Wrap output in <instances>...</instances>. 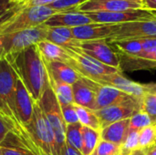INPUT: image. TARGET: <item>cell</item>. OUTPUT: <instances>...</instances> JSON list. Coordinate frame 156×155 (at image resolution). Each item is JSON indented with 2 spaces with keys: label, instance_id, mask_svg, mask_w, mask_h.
<instances>
[{
  "label": "cell",
  "instance_id": "cell-1",
  "mask_svg": "<svg viewBox=\"0 0 156 155\" xmlns=\"http://www.w3.org/2000/svg\"><path fill=\"white\" fill-rule=\"evenodd\" d=\"M17 76L5 58L0 60V119L20 146L37 155L29 131L19 120L16 108V83Z\"/></svg>",
  "mask_w": 156,
  "mask_h": 155
},
{
  "label": "cell",
  "instance_id": "cell-2",
  "mask_svg": "<svg viewBox=\"0 0 156 155\" xmlns=\"http://www.w3.org/2000/svg\"><path fill=\"white\" fill-rule=\"evenodd\" d=\"M21 79L34 102H37L49 87V78L44 59L37 45L5 58Z\"/></svg>",
  "mask_w": 156,
  "mask_h": 155
},
{
  "label": "cell",
  "instance_id": "cell-3",
  "mask_svg": "<svg viewBox=\"0 0 156 155\" xmlns=\"http://www.w3.org/2000/svg\"><path fill=\"white\" fill-rule=\"evenodd\" d=\"M37 155H57L53 130L38 102H34L32 121L28 126Z\"/></svg>",
  "mask_w": 156,
  "mask_h": 155
},
{
  "label": "cell",
  "instance_id": "cell-4",
  "mask_svg": "<svg viewBox=\"0 0 156 155\" xmlns=\"http://www.w3.org/2000/svg\"><path fill=\"white\" fill-rule=\"evenodd\" d=\"M37 102L53 130L57 145V155H62L66 147L67 124L63 119L60 105L50 85Z\"/></svg>",
  "mask_w": 156,
  "mask_h": 155
},
{
  "label": "cell",
  "instance_id": "cell-5",
  "mask_svg": "<svg viewBox=\"0 0 156 155\" xmlns=\"http://www.w3.org/2000/svg\"><path fill=\"white\" fill-rule=\"evenodd\" d=\"M49 5H27L16 16L0 29V35L9 34L23 29L36 27L44 25L50 16L57 13Z\"/></svg>",
  "mask_w": 156,
  "mask_h": 155
},
{
  "label": "cell",
  "instance_id": "cell-6",
  "mask_svg": "<svg viewBox=\"0 0 156 155\" xmlns=\"http://www.w3.org/2000/svg\"><path fill=\"white\" fill-rule=\"evenodd\" d=\"M64 48H66L70 58L68 65L74 69L80 76L90 79L93 81H98L104 76L121 72L120 69L105 65L85 54L76 47Z\"/></svg>",
  "mask_w": 156,
  "mask_h": 155
},
{
  "label": "cell",
  "instance_id": "cell-7",
  "mask_svg": "<svg viewBox=\"0 0 156 155\" xmlns=\"http://www.w3.org/2000/svg\"><path fill=\"white\" fill-rule=\"evenodd\" d=\"M48 26L44 25L2 35L4 58L6 55L19 53L40 41L47 39Z\"/></svg>",
  "mask_w": 156,
  "mask_h": 155
},
{
  "label": "cell",
  "instance_id": "cell-8",
  "mask_svg": "<svg viewBox=\"0 0 156 155\" xmlns=\"http://www.w3.org/2000/svg\"><path fill=\"white\" fill-rule=\"evenodd\" d=\"M140 38H156V18L119 24L109 43Z\"/></svg>",
  "mask_w": 156,
  "mask_h": 155
},
{
  "label": "cell",
  "instance_id": "cell-9",
  "mask_svg": "<svg viewBox=\"0 0 156 155\" xmlns=\"http://www.w3.org/2000/svg\"><path fill=\"white\" fill-rule=\"evenodd\" d=\"M141 102L142 98L133 97L122 104L95 111L94 112L100 121L101 130L114 122L131 119L133 115L141 111Z\"/></svg>",
  "mask_w": 156,
  "mask_h": 155
},
{
  "label": "cell",
  "instance_id": "cell-10",
  "mask_svg": "<svg viewBox=\"0 0 156 155\" xmlns=\"http://www.w3.org/2000/svg\"><path fill=\"white\" fill-rule=\"evenodd\" d=\"M85 14L92 20L93 23L112 25L155 18L151 11L144 8L118 12H89Z\"/></svg>",
  "mask_w": 156,
  "mask_h": 155
},
{
  "label": "cell",
  "instance_id": "cell-11",
  "mask_svg": "<svg viewBox=\"0 0 156 155\" xmlns=\"http://www.w3.org/2000/svg\"><path fill=\"white\" fill-rule=\"evenodd\" d=\"M76 48L105 65L120 69V58L116 51L112 49L107 39L80 41L78 47Z\"/></svg>",
  "mask_w": 156,
  "mask_h": 155
},
{
  "label": "cell",
  "instance_id": "cell-12",
  "mask_svg": "<svg viewBox=\"0 0 156 155\" xmlns=\"http://www.w3.org/2000/svg\"><path fill=\"white\" fill-rule=\"evenodd\" d=\"M87 79V78H86ZM90 86L95 91L96 94V102H97V111L108 108L114 105L122 104L133 96H131L116 88L101 85L96 81H93L90 79H87Z\"/></svg>",
  "mask_w": 156,
  "mask_h": 155
},
{
  "label": "cell",
  "instance_id": "cell-13",
  "mask_svg": "<svg viewBox=\"0 0 156 155\" xmlns=\"http://www.w3.org/2000/svg\"><path fill=\"white\" fill-rule=\"evenodd\" d=\"M117 25L91 23L77 27H72L74 39L78 41H91L100 39H110L116 29Z\"/></svg>",
  "mask_w": 156,
  "mask_h": 155
},
{
  "label": "cell",
  "instance_id": "cell-14",
  "mask_svg": "<svg viewBox=\"0 0 156 155\" xmlns=\"http://www.w3.org/2000/svg\"><path fill=\"white\" fill-rule=\"evenodd\" d=\"M143 8V5L137 2L118 1V0H89L78 6L75 10L89 13V12H118L131 9Z\"/></svg>",
  "mask_w": 156,
  "mask_h": 155
},
{
  "label": "cell",
  "instance_id": "cell-15",
  "mask_svg": "<svg viewBox=\"0 0 156 155\" xmlns=\"http://www.w3.org/2000/svg\"><path fill=\"white\" fill-rule=\"evenodd\" d=\"M16 108L20 122L28 130L33 116L34 100L24 83L18 78L16 83Z\"/></svg>",
  "mask_w": 156,
  "mask_h": 155
},
{
  "label": "cell",
  "instance_id": "cell-16",
  "mask_svg": "<svg viewBox=\"0 0 156 155\" xmlns=\"http://www.w3.org/2000/svg\"><path fill=\"white\" fill-rule=\"evenodd\" d=\"M93 23L92 20L85 14L75 9L58 11L45 23L49 27L65 26V27H77L84 25Z\"/></svg>",
  "mask_w": 156,
  "mask_h": 155
},
{
  "label": "cell",
  "instance_id": "cell-17",
  "mask_svg": "<svg viewBox=\"0 0 156 155\" xmlns=\"http://www.w3.org/2000/svg\"><path fill=\"white\" fill-rule=\"evenodd\" d=\"M101 85L111 86L113 88H116L131 96L136 97V98H142L145 93L144 85L133 82L125 77H123L121 72L112 75H107L102 78H101L98 81H96Z\"/></svg>",
  "mask_w": 156,
  "mask_h": 155
},
{
  "label": "cell",
  "instance_id": "cell-18",
  "mask_svg": "<svg viewBox=\"0 0 156 155\" xmlns=\"http://www.w3.org/2000/svg\"><path fill=\"white\" fill-rule=\"evenodd\" d=\"M74 104L91 110L97 111L96 94L88 79L82 76L72 85Z\"/></svg>",
  "mask_w": 156,
  "mask_h": 155
},
{
  "label": "cell",
  "instance_id": "cell-19",
  "mask_svg": "<svg viewBox=\"0 0 156 155\" xmlns=\"http://www.w3.org/2000/svg\"><path fill=\"white\" fill-rule=\"evenodd\" d=\"M48 76L56 81L73 85L79 79V73L66 63L60 61L45 62Z\"/></svg>",
  "mask_w": 156,
  "mask_h": 155
},
{
  "label": "cell",
  "instance_id": "cell-20",
  "mask_svg": "<svg viewBox=\"0 0 156 155\" xmlns=\"http://www.w3.org/2000/svg\"><path fill=\"white\" fill-rule=\"evenodd\" d=\"M129 125L130 119L114 122L101 130V139L122 147L127 139Z\"/></svg>",
  "mask_w": 156,
  "mask_h": 155
},
{
  "label": "cell",
  "instance_id": "cell-21",
  "mask_svg": "<svg viewBox=\"0 0 156 155\" xmlns=\"http://www.w3.org/2000/svg\"><path fill=\"white\" fill-rule=\"evenodd\" d=\"M37 48L45 62L60 61L68 64L70 58L66 48L56 45L47 39L37 43Z\"/></svg>",
  "mask_w": 156,
  "mask_h": 155
},
{
  "label": "cell",
  "instance_id": "cell-22",
  "mask_svg": "<svg viewBox=\"0 0 156 155\" xmlns=\"http://www.w3.org/2000/svg\"><path fill=\"white\" fill-rule=\"evenodd\" d=\"M48 78H49V85L52 88L59 105L74 104L72 85L56 81L53 79H51L49 76Z\"/></svg>",
  "mask_w": 156,
  "mask_h": 155
},
{
  "label": "cell",
  "instance_id": "cell-23",
  "mask_svg": "<svg viewBox=\"0 0 156 155\" xmlns=\"http://www.w3.org/2000/svg\"><path fill=\"white\" fill-rule=\"evenodd\" d=\"M101 140V131L82 127V155H90Z\"/></svg>",
  "mask_w": 156,
  "mask_h": 155
},
{
  "label": "cell",
  "instance_id": "cell-24",
  "mask_svg": "<svg viewBox=\"0 0 156 155\" xmlns=\"http://www.w3.org/2000/svg\"><path fill=\"white\" fill-rule=\"evenodd\" d=\"M27 5L13 3L11 0H0V29L16 16Z\"/></svg>",
  "mask_w": 156,
  "mask_h": 155
},
{
  "label": "cell",
  "instance_id": "cell-25",
  "mask_svg": "<svg viewBox=\"0 0 156 155\" xmlns=\"http://www.w3.org/2000/svg\"><path fill=\"white\" fill-rule=\"evenodd\" d=\"M74 106L79 118V122L81 125L91 128L93 130L101 131L100 121L93 111L81 106H78L76 104H74Z\"/></svg>",
  "mask_w": 156,
  "mask_h": 155
},
{
  "label": "cell",
  "instance_id": "cell-26",
  "mask_svg": "<svg viewBox=\"0 0 156 155\" xmlns=\"http://www.w3.org/2000/svg\"><path fill=\"white\" fill-rule=\"evenodd\" d=\"M82 127L80 122L67 125L66 144L81 153L82 150Z\"/></svg>",
  "mask_w": 156,
  "mask_h": 155
},
{
  "label": "cell",
  "instance_id": "cell-27",
  "mask_svg": "<svg viewBox=\"0 0 156 155\" xmlns=\"http://www.w3.org/2000/svg\"><path fill=\"white\" fill-rule=\"evenodd\" d=\"M156 144V126L152 124L139 132V149H145Z\"/></svg>",
  "mask_w": 156,
  "mask_h": 155
},
{
  "label": "cell",
  "instance_id": "cell-28",
  "mask_svg": "<svg viewBox=\"0 0 156 155\" xmlns=\"http://www.w3.org/2000/svg\"><path fill=\"white\" fill-rule=\"evenodd\" d=\"M141 111L149 115L152 119L153 123H156V94L145 93L142 97L141 102Z\"/></svg>",
  "mask_w": 156,
  "mask_h": 155
},
{
  "label": "cell",
  "instance_id": "cell-29",
  "mask_svg": "<svg viewBox=\"0 0 156 155\" xmlns=\"http://www.w3.org/2000/svg\"><path fill=\"white\" fill-rule=\"evenodd\" d=\"M139 132L140 131L129 130L127 139L121 147V154L130 155L134 150L139 149Z\"/></svg>",
  "mask_w": 156,
  "mask_h": 155
},
{
  "label": "cell",
  "instance_id": "cell-30",
  "mask_svg": "<svg viewBox=\"0 0 156 155\" xmlns=\"http://www.w3.org/2000/svg\"><path fill=\"white\" fill-rule=\"evenodd\" d=\"M154 124L152 119L146 113L139 111L130 119L129 130L132 131H141L142 129Z\"/></svg>",
  "mask_w": 156,
  "mask_h": 155
},
{
  "label": "cell",
  "instance_id": "cell-31",
  "mask_svg": "<svg viewBox=\"0 0 156 155\" xmlns=\"http://www.w3.org/2000/svg\"><path fill=\"white\" fill-rule=\"evenodd\" d=\"M120 153L121 146L101 139L90 155H119Z\"/></svg>",
  "mask_w": 156,
  "mask_h": 155
},
{
  "label": "cell",
  "instance_id": "cell-32",
  "mask_svg": "<svg viewBox=\"0 0 156 155\" xmlns=\"http://www.w3.org/2000/svg\"><path fill=\"white\" fill-rule=\"evenodd\" d=\"M87 1H89V0H58V1L51 3L48 5L51 8L55 9L56 11L73 10Z\"/></svg>",
  "mask_w": 156,
  "mask_h": 155
},
{
  "label": "cell",
  "instance_id": "cell-33",
  "mask_svg": "<svg viewBox=\"0 0 156 155\" xmlns=\"http://www.w3.org/2000/svg\"><path fill=\"white\" fill-rule=\"evenodd\" d=\"M60 109H61L63 119H64V121H65L67 125L80 122L78 115H77V112H76V110H75L74 104L60 105Z\"/></svg>",
  "mask_w": 156,
  "mask_h": 155
},
{
  "label": "cell",
  "instance_id": "cell-34",
  "mask_svg": "<svg viewBox=\"0 0 156 155\" xmlns=\"http://www.w3.org/2000/svg\"><path fill=\"white\" fill-rule=\"evenodd\" d=\"M0 155H33L30 152L18 146H8L0 144Z\"/></svg>",
  "mask_w": 156,
  "mask_h": 155
},
{
  "label": "cell",
  "instance_id": "cell-35",
  "mask_svg": "<svg viewBox=\"0 0 156 155\" xmlns=\"http://www.w3.org/2000/svg\"><path fill=\"white\" fill-rule=\"evenodd\" d=\"M126 58L129 59L149 62V63L156 66V48L152 49L150 51H147V52H143L135 57H126Z\"/></svg>",
  "mask_w": 156,
  "mask_h": 155
},
{
  "label": "cell",
  "instance_id": "cell-36",
  "mask_svg": "<svg viewBox=\"0 0 156 155\" xmlns=\"http://www.w3.org/2000/svg\"><path fill=\"white\" fill-rule=\"evenodd\" d=\"M9 133H10V132H9L8 128L5 126V124L0 119V144L5 141V139L6 138V136Z\"/></svg>",
  "mask_w": 156,
  "mask_h": 155
},
{
  "label": "cell",
  "instance_id": "cell-37",
  "mask_svg": "<svg viewBox=\"0 0 156 155\" xmlns=\"http://www.w3.org/2000/svg\"><path fill=\"white\" fill-rule=\"evenodd\" d=\"M143 8L149 11H156V0H142Z\"/></svg>",
  "mask_w": 156,
  "mask_h": 155
},
{
  "label": "cell",
  "instance_id": "cell-38",
  "mask_svg": "<svg viewBox=\"0 0 156 155\" xmlns=\"http://www.w3.org/2000/svg\"><path fill=\"white\" fill-rule=\"evenodd\" d=\"M62 155H82V153L80 152H79L78 150H76V149L70 147L69 145L66 144L65 150H64Z\"/></svg>",
  "mask_w": 156,
  "mask_h": 155
},
{
  "label": "cell",
  "instance_id": "cell-39",
  "mask_svg": "<svg viewBox=\"0 0 156 155\" xmlns=\"http://www.w3.org/2000/svg\"><path fill=\"white\" fill-rule=\"evenodd\" d=\"M58 1V0H33L28 5H48L51 3Z\"/></svg>",
  "mask_w": 156,
  "mask_h": 155
},
{
  "label": "cell",
  "instance_id": "cell-40",
  "mask_svg": "<svg viewBox=\"0 0 156 155\" xmlns=\"http://www.w3.org/2000/svg\"><path fill=\"white\" fill-rule=\"evenodd\" d=\"M144 89L147 93L156 94V84H146L144 85Z\"/></svg>",
  "mask_w": 156,
  "mask_h": 155
},
{
  "label": "cell",
  "instance_id": "cell-41",
  "mask_svg": "<svg viewBox=\"0 0 156 155\" xmlns=\"http://www.w3.org/2000/svg\"><path fill=\"white\" fill-rule=\"evenodd\" d=\"M146 155H156V144L152 145L148 148L143 149Z\"/></svg>",
  "mask_w": 156,
  "mask_h": 155
},
{
  "label": "cell",
  "instance_id": "cell-42",
  "mask_svg": "<svg viewBox=\"0 0 156 155\" xmlns=\"http://www.w3.org/2000/svg\"><path fill=\"white\" fill-rule=\"evenodd\" d=\"M4 58V48H3V39L2 35H0V60Z\"/></svg>",
  "mask_w": 156,
  "mask_h": 155
},
{
  "label": "cell",
  "instance_id": "cell-43",
  "mask_svg": "<svg viewBox=\"0 0 156 155\" xmlns=\"http://www.w3.org/2000/svg\"><path fill=\"white\" fill-rule=\"evenodd\" d=\"M13 3H16V4H22V5H28L30 4L33 0H11Z\"/></svg>",
  "mask_w": 156,
  "mask_h": 155
},
{
  "label": "cell",
  "instance_id": "cell-44",
  "mask_svg": "<svg viewBox=\"0 0 156 155\" xmlns=\"http://www.w3.org/2000/svg\"><path fill=\"white\" fill-rule=\"evenodd\" d=\"M130 155H146L143 149H136Z\"/></svg>",
  "mask_w": 156,
  "mask_h": 155
},
{
  "label": "cell",
  "instance_id": "cell-45",
  "mask_svg": "<svg viewBox=\"0 0 156 155\" xmlns=\"http://www.w3.org/2000/svg\"><path fill=\"white\" fill-rule=\"evenodd\" d=\"M118 1H131V2H137L142 4V0H118Z\"/></svg>",
  "mask_w": 156,
  "mask_h": 155
},
{
  "label": "cell",
  "instance_id": "cell-46",
  "mask_svg": "<svg viewBox=\"0 0 156 155\" xmlns=\"http://www.w3.org/2000/svg\"><path fill=\"white\" fill-rule=\"evenodd\" d=\"M151 12L153 13V15L154 16V17H155V18H156V11H151Z\"/></svg>",
  "mask_w": 156,
  "mask_h": 155
},
{
  "label": "cell",
  "instance_id": "cell-47",
  "mask_svg": "<svg viewBox=\"0 0 156 155\" xmlns=\"http://www.w3.org/2000/svg\"><path fill=\"white\" fill-rule=\"evenodd\" d=\"M119 155H122V154H121V153H120V154H119Z\"/></svg>",
  "mask_w": 156,
  "mask_h": 155
},
{
  "label": "cell",
  "instance_id": "cell-48",
  "mask_svg": "<svg viewBox=\"0 0 156 155\" xmlns=\"http://www.w3.org/2000/svg\"><path fill=\"white\" fill-rule=\"evenodd\" d=\"M155 126H156V123H155Z\"/></svg>",
  "mask_w": 156,
  "mask_h": 155
}]
</instances>
